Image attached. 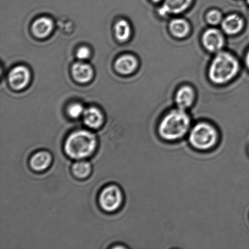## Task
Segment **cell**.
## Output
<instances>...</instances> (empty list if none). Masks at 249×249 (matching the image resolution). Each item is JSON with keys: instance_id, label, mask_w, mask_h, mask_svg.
Here are the masks:
<instances>
[{"instance_id": "5bb4252c", "label": "cell", "mask_w": 249, "mask_h": 249, "mask_svg": "<svg viewBox=\"0 0 249 249\" xmlns=\"http://www.w3.org/2000/svg\"><path fill=\"white\" fill-rule=\"evenodd\" d=\"M138 62L135 57L131 55H124L116 62V69L123 74H129L136 70Z\"/></svg>"}, {"instance_id": "ba28073f", "label": "cell", "mask_w": 249, "mask_h": 249, "mask_svg": "<svg viewBox=\"0 0 249 249\" xmlns=\"http://www.w3.org/2000/svg\"><path fill=\"white\" fill-rule=\"evenodd\" d=\"M192 0H165L162 7L159 9V14L161 16L167 14L181 13L190 6Z\"/></svg>"}, {"instance_id": "8992f818", "label": "cell", "mask_w": 249, "mask_h": 249, "mask_svg": "<svg viewBox=\"0 0 249 249\" xmlns=\"http://www.w3.org/2000/svg\"><path fill=\"white\" fill-rule=\"evenodd\" d=\"M202 43L207 50L213 53L218 52L224 46L223 36L217 29H209L202 36Z\"/></svg>"}, {"instance_id": "7c38bea8", "label": "cell", "mask_w": 249, "mask_h": 249, "mask_svg": "<svg viewBox=\"0 0 249 249\" xmlns=\"http://www.w3.org/2000/svg\"><path fill=\"white\" fill-rule=\"evenodd\" d=\"M72 72L75 80L80 83L89 82L93 76V70L91 66L86 63H75L73 65Z\"/></svg>"}, {"instance_id": "4fadbf2b", "label": "cell", "mask_w": 249, "mask_h": 249, "mask_svg": "<svg viewBox=\"0 0 249 249\" xmlns=\"http://www.w3.org/2000/svg\"><path fill=\"white\" fill-rule=\"evenodd\" d=\"M32 28L36 36L38 38H45L53 31V22L47 17H41L34 22Z\"/></svg>"}, {"instance_id": "2e32d148", "label": "cell", "mask_w": 249, "mask_h": 249, "mask_svg": "<svg viewBox=\"0 0 249 249\" xmlns=\"http://www.w3.org/2000/svg\"><path fill=\"white\" fill-rule=\"evenodd\" d=\"M171 33L178 38H184L189 33L190 26L183 19H175L170 24Z\"/></svg>"}, {"instance_id": "ffe728a7", "label": "cell", "mask_w": 249, "mask_h": 249, "mask_svg": "<svg viewBox=\"0 0 249 249\" xmlns=\"http://www.w3.org/2000/svg\"><path fill=\"white\" fill-rule=\"evenodd\" d=\"M222 19V15L218 11L213 10L209 12L207 16V20L208 23L213 25L220 23Z\"/></svg>"}, {"instance_id": "44dd1931", "label": "cell", "mask_w": 249, "mask_h": 249, "mask_svg": "<svg viewBox=\"0 0 249 249\" xmlns=\"http://www.w3.org/2000/svg\"><path fill=\"white\" fill-rule=\"evenodd\" d=\"M90 51L87 47H81L79 49L77 53V57L80 60H85L89 58Z\"/></svg>"}, {"instance_id": "6da1fadb", "label": "cell", "mask_w": 249, "mask_h": 249, "mask_svg": "<svg viewBox=\"0 0 249 249\" xmlns=\"http://www.w3.org/2000/svg\"><path fill=\"white\" fill-rule=\"evenodd\" d=\"M191 128V119L189 114L178 108L163 117L159 124L158 133L163 141L173 142L188 136Z\"/></svg>"}, {"instance_id": "52a82bcc", "label": "cell", "mask_w": 249, "mask_h": 249, "mask_svg": "<svg viewBox=\"0 0 249 249\" xmlns=\"http://www.w3.org/2000/svg\"><path fill=\"white\" fill-rule=\"evenodd\" d=\"M30 80V72L23 66L14 68L9 74V81L11 86L16 89H24Z\"/></svg>"}, {"instance_id": "9c48e42d", "label": "cell", "mask_w": 249, "mask_h": 249, "mask_svg": "<svg viewBox=\"0 0 249 249\" xmlns=\"http://www.w3.org/2000/svg\"><path fill=\"white\" fill-rule=\"evenodd\" d=\"M52 160L53 157L50 153L46 151H40L34 154L31 158V167L36 172H42L50 167Z\"/></svg>"}, {"instance_id": "cb8c5ba5", "label": "cell", "mask_w": 249, "mask_h": 249, "mask_svg": "<svg viewBox=\"0 0 249 249\" xmlns=\"http://www.w3.org/2000/svg\"><path fill=\"white\" fill-rule=\"evenodd\" d=\"M248 4H249V0H247Z\"/></svg>"}, {"instance_id": "d6986e66", "label": "cell", "mask_w": 249, "mask_h": 249, "mask_svg": "<svg viewBox=\"0 0 249 249\" xmlns=\"http://www.w3.org/2000/svg\"><path fill=\"white\" fill-rule=\"evenodd\" d=\"M85 109L81 104L75 103L71 105L68 109V113L72 118H78L84 114Z\"/></svg>"}, {"instance_id": "9a60e30c", "label": "cell", "mask_w": 249, "mask_h": 249, "mask_svg": "<svg viewBox=\"0 0 249 249\" xmlns=\"http://www.w3.org/2000/svg\"><path fill=\"white\" fill-rule=\"evenodd\" d=\"M222 28L229 35H235L243 28V21L236 15L228 16L222 22Z\"/></svg>"}, {"instance_id": "603a6c76", "label": "cell", "mask_w": 249, "mask_h": 249, "mask_svg": "<svg viewBox=\"0 0 249 249\" xmlns=\"http://www.w3.org/2000/svg\"><path fill=\"white\" fill-rule=\"evenodd\" d=\"M151 1H152L153 2H158L161 1V0H151Z\"/></svg>"}, {"instance_id": "5b68a950", "label": "cell", "mask_w": 249, "mask_h": 249, "mask_svg": "<svg viewBox=\"0 0 249 249\" xmlns=\"http://www.w3.org/2000/svg\"><path fill=\"white\" fill-rule=\"evenodd\" d=\"M123 199V192L116 185H110L104 188L99 198L101 208L108 212H114L120 208Z\"/></svg>"}, {"instance_id": "30bf717a", "label": "cell", "mask_w": 249, "mask_h": 249, "mask_svg": "<svg viewBox=\"0 0 249 249\" xmlns=\"http://www.w3.org/2000/svg\"><path fill=\"white\" fill-rule=\"evenodd\" d=\"M195 100L194 90L189 87H182L176 95L175 101L178 108L185 110L192 106Z\"/></svg>"}, {"instance_id": "3957f363", "label": "cell", "mask_w": 249, "mask_h": 249, "mask_svg": "<svg viewBox=\"0 0 249 249\" xmlns=\"http://www.w3.org/2000/svg\"><path fill=\"white\" fill-rule=\"evenodd\" d=\"M188 139L190 146L195 150L207 151L218 145L220 136L218 129L213 124L201 122L192 126Z\"/></svg>"}, {"instance_id": "7402d4cb", "label": "cell", "mask_w": 249, "mask_h": 249, "mask_svg": "<svg viewBox=\"0 0 249 249\" xmlns=\"http://www.w3.org/2000/svg\"><path fill=\"white\" fill-rule=\"evenodd\" d=\"M246 62L249 69V52L248 53L247 56H246Z\"/></svg>"}, {"instance_id": "ac0fdd59", "label": "cell", "mask_w": 249, "mask_h": 249, "mask_svg": "<svg viewBox=\"0 0 249 249\" xmlns=\"http://www.w3.org/2000/svg\"><path fill=\"white\" fill-rule=\"evenodd\" d=\"M116 37L120 41L128 40L131 36V28L129 23L124 19L119 21L115 26Z\"/></svg>"}, {"instance_id": "7a4b0ae2", "label": "cell", "mask_w": 249, "mask_h": 249, "mask_svg": "<svg viewBox=\"0 0 249 249\" xmlns=\"http://www.w3.org/2000/svg\"><path fill=\"white\" fill-rule=\"evenodd\" d=\"M96 136L87 130L73 132L65 143V151L71 158L82 160L91 156L97 148Z\"/></svg>"}, {"instance_id": "e0dca14e", "label": "cell", "mask_w": 249, "mask_h": 249, "mask_svg": "<svg viewBox=\"0 0 249 249\" xmlns=\"http://www.w3.org/2000/svg\"><path fill=\"white\" fill-rule=\"evenodd\" d=\"M91 170V164L87 161H78L75 162L72 167L73 174L79 179H84L89 177Z\"/></svg>"}, {"instance_id": "277c9868", "label": "cell", "mask_w": 249, "mask_h": 249, "mask_svg": "<svg viewBox=\"0 0 249 249\" xmlns=\"http://www.w3.org/2000/svg\"><path fill=\"white\" fill-rule=\"evenodd\" d=\"M239 70L238 61L232 55L220 53L214 58L210 67V79L217 84H223L233 79Z\"/></svg>"}, {"instance_id": "8fae6325", "label": "cell", "mask_w": 249, "mask_h": 249, "mask_svg": "<svg viewBox=\"0 0 249 249\" xmlns=\"http://www.w3.org/2000/svg\"><path fill=\"white\" fill-rule=\"evenodd\" d=\"M84 121L85 124L92 129L99 128L104 123V116L99 109L95 107H90L85 110Z\"/></svg>"}]
</instances>
